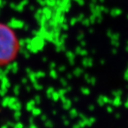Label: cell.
<instances>
[{"label": "cell", "mask_w": 128, "mask_h": 128, "mask_svg": "<svg viewBox=\"0 0 128 128\" xmlns=\"http://www.w3.org/2000/svg\"><path fill=\"white\" fill-rule=\"evenodd\" d=\"M19 48V40L14 31L8 26L0 23V66L13 60Z\"/></svg>", "instance_id": "cell-1"}]
</instances>
